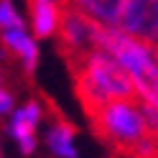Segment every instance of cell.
Wrapping results in <instances>:
<instances>
[{"mask_svg": "<svg viewBox=\"0 0 158 158\" xmlns=\"http://www.w3.org/2000/svg\"><path fill=\"white\" fill-rule=\"evenodd\" d=\"M3 41L10 48L13 54L21 56V61L26 64L28 72L36 69V59H38V48L33 44V38L26 33V28H10V31H3Z\"/></svg>", "mask_w": 158, "mask_h": 158, "instance_id": "cell-9", "label": "cell"}, {"mask_svg": "<svg viewBox=\"0 0 158 158\" xmlns=\"http://www.w3.org/2000/svg\"><path fill=\"white\" fill-rule=\"evenodd\" d=\"M102 31L105 28L97 21H92L89 15L64 5L61 23H59V31H56V41H59L61 56L66 59L69 72L74 66H79L92 51L102 48Z\"/></svg>", "mask_w": 158, "mask_h": 158, "instance_id": "cell-4", "label": "cell"}, {"mask_svg": "<svg viewBox=\"0 0 158 158\" xmlns=\"http://www.w3.org/2000/svg\"><path fill=\"white\" fill-rule=\"evenodd\" d=\"M74 125H69L66 120H56L48 130V148L59 156V158H77L74 151Z\"/></svg>", "mask_w": 158, "mask_h": 158, "instance_id": "cell-10", "label": "cell"}, {"mask_svg": "<svg viewBox=\"0 0 158 158\" xmlns=\"http://www.w3.org/2000/svg\"><path fill=\"white\" fill-rule=\"evenodd\" d=\"M64 5L89 15L102 28H117V23H120L123 0H64Z\"/></svg>", "mask_w": 158, "mask_h": 158, "instance_id": "cell-7", "label": "cell"}, {"mask_svg": "<svg viewBox=\"0 0 158 158\" xmlns=\"http://www.w3.org/2000/svg\"><path fill=\"white\" fill-rule=\"evenodd\" d=\"M0 158H3V153H0Z\"/></svg>", "mask_w": 158, "mask_h": 158, "instance_id": "cell-13", "label": "cell"}, {"mask_svg": "<svg viewBox=\"0 0 158 158\" xmlns=\"http://www.w3.org/2000/svg\"><path fill=\"white\" fill-rule=\"evenodd\" d=\"M28 13H31V26L38 38L54 36L61 23L64 0H28Z\"/></svg>", "mask_w": 158, "mask_h": 158, "instance_id": "cell-6", "label": "cell"}, {"mask_svg": "<svg viewBox=\"0 0 158 158\" xmlns=\"http://www.w3.org/2000/svg\"><path fill=\"white\" fill-rule=\"evenodd\" d=\"M10 110H13V97L0 87V115H5V112H10Z\"/></svg>", "mask_w": 158, "mask_h": 158, "instance_id": "cell-12", "label": "cell"}, {"mask_svg": "<svg viewBox=\"0 0 158 158\" xmlns=\"http://www.w3.org/2000/svg\"><path fill=\"white\" fill-rule=\"evenodd\" d=\"M10 28H23V21L10 5V0H0V31H10Z\"/></svg>", "mask_w": 158, "mask_h": 158, "instance_id": "cell-11", "label": "cell"}, {"mask_svg": "<svg viewBox=\"0 0 158 158\" xmlns=\"http://www.w3.org/2000/svg\"><path fill=\"white\" fill-rule=\"evenodd\" d=\"M117 28L158 48V0H123Z\"/></svg>", "mask_w": 158, "mask_h": 158, "instance_id": "cell-5", "label": "cell"}, {"mask_svg": "<svg viewBox=\"0 0 158 158\" xmlns=\"http://www.w3.org/2000/svg\"><path fill=\"white\" fill-rule=\"evenodd\" d=\"M102 48L125 66L138 89V97L158 107V48L123 33L120 28L102 31Z\"/></svg>", "mask_w": 158, "mask_h": 158, "instance_id": "cell-2", "label": "cell"}, {"mask_svg": "<svg viewBox=\"0 0 158 158\" xmlns=\"http://www.w3.org/2000/svg\"><path fill=\"white\" fill-rule=\"evenodd\" d=\"M38 117H41V107H38V102H28L23 110H18V112L13 115L10 135L21 143V151H23V153H33V148H36V135H33V130H36Z\"/></svg>", "mask_w": 158, "mask_h": 158, "instance_id": "cell-8", "label": "cell"}, {"mask_svg": "<svg viewBox=\"0 0 158 158\" xmlns=\"http://www.w3.org/2000/svg\"><path fill=\"white\" fill-rule=\"evenodd\" d=\"M89 123L100 140H105L117 153H125V156H133L135 145L148 135L140 107H138V97L135 100L107 102L94 115H89Z\"/></svg>", "mask_w": 158, "mask_h": 158, "instance_id": "cell-3", "label": "cell"}, {"mask_svg": "<svg viewBox=\"0 0 158 158\" xmlns=\"http://www.w3.org/2000/svg\"><path fill=\"white\" fill-rule=\"evenodd\" d=\"M72 77H74L77 97L82 102L87 117L94 115L107 102L135 100L138 97V89H135L130 74L125 72V66L105 48L92 51L79 66H74Z\"/></svg>", "mask_w": 158, "mask_h": 158, "instance_id": "cell-1", "label": "cell"}]
</instances>
